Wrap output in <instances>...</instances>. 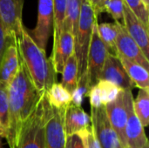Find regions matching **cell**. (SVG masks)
Masks as SVG:
<instances>
[{
	"label": "cell",
	"instance_id": "obj_4",
	"mask_svg": "<svg viewBox=\"0 0 149 148\" xmlns=\"http://www.w3.org/2000/svg\"><path fill=\"white\" fill-rule=\"evenodd\" d=\"M49 102L43 93L33 113L24 123L15 148H45V126Z\"/></svg>",
	"mask_w": 149,
	"mask_h": 148
},
{
	"label": "cell",
	"instance_id": "obj_26",
	"mask_svg": "<svg viewBox=\"0 0 149 148\" xmlns=\"http://www.w3.org/2000/svg\"><path fill=\"white\" fill-rule=\"evenodd\" d=\"M124 3L132 13L149 30V9L144 5L141 0H124Z\"/></svg>",
	"mask_w": 149,
	"mask_h": 148
},
{
	"label": "cell",
	"instance_id": "obj_17",
	"mask_svg": "<svg viewBox=\"0 0 149 148\" xmlns=\"http://www.w3.org/2000/svg\"><path fill=\"white\" fill-rule=\"evenodd\" d=\"M74 38L67 31H63L58 44L52 48V53L50 58L54 71L61 74L63 68L68 58L74 54Z\"/></svg>",
	"mask_w": 149,
	"mask_h": 148
},
{
	"label": "cell",
	"instance_id": "obj_18",
	"mask_svg": "<svg viewBox=\"0 0 149 148\" xmlns=\"http://www.w3.org/2000/svg\"><path fill=\"white\" fill-rule=\"evenodd\" d=\"M120 59L135 87H138L139 89H149L148 70L142 65L124 58H120Z\"/></svg>",
	"mask_w": 149,
	"mask_h": 148
},
{
	"label": "cell",
	"instance_id": "obj_35",
	"mask_svg": "<svg viewBox=\"0 0 149 148\" xmlns=\"http://www.w3.org/2000/svg\"><path fill=\"white\" fill-rule=\"evenodd\" d=\"M141 2L144 3V5L149 9V0H141Z\"/></svg>",
	"mask_w": 149,
	"mask_h": 148
},
{
	"label": "cell",
	"instance_id": "obj_2",
	"mask_svg": "<svg viewBox=\"0 0 149 148\" xmlns=\"http://www.w3.org/2000/svg\"><path fill=\"white\" fill-rule=\"evenodd\" d=\"M15 44L33 85L40 94L45 93L57 83V73L51 59L46 57L45 51L38 46L24 25L20 34L15 37Z\"/></svg>",
	"mask_w": 149,
	"mask_h": 148
},
{
	"label": "cell",
	"instance_id": "obj_6",
	"mask_svg": "<svg viewBox=\"0 0 149 148\" xmlns=\"http://www.w3.org/2000/svg\"><path fill=\"white\" fill-rule=\"evenodd\" d=\"M65 109L56 108L49 104L45 126V148H65L67 135L64 124Z\"/></svg>",
	"mask_w": 149,
	"mask_h": 148
},
{
	"label": "cell",
	"instance_id": "obj_31",
	"mask_svg": "<svg viewBox=\"0 0 149 148\" xmlns=\"http://www.w3.org/2000/svg\"><path fill=\"white\" fill-rule=\"evenodd\" d=\"M65 148H84L81 139L78 134L66 136Z\"/></svg>",
	"mask_w": 149,
	"mask_h": 148
},
{
	"label": "cell",
	"instance_id": "obj_34",
	"mask_svg": "<svg viewBox=\"0 0 149 148\" xmlns=\"http://www.w3.org/2000/svg\"><path fill=\"white\" fill-rule=\"evenodd\" d=\"M5 136H6V133H5L4 129L3 128V126H2L1 124H0V137L5 139Z\"/></svg>",
	"mask_w": 149,
	"mask_h": 148
},
{
	"label": "cell",
	"instance_id": "obj_10",
	"mask_svg": "<svg viewBox=\"0 0 149 148\" xmlns=\"http://www.w3.org/2000/svg\"><path fill=\"white\" fill-rule=\"evenodd\" d=\"M127 106V123L125 127V136L127 147L141 148L148 144V140L145 134V130L141 121L135 115L133 108L134 96L132 91H125Z\"/></svg>",
	"mask_w": 149,
	"mask_h": 148
},
{
	"label": "cell",
	"instance_id": "obj_13",
	"mask_svg": "<svg viewBox=\"0 0 149 148\" xmlns=\"http://www.w3.org/2000/svg\"><path fill=\"white\" fill-rule=\"evenodd\" d=\"M106 113L108 120L117 133L123 148L127 147V140L125 136V127L127 123V106L125 91H121L118 98L105 106Z\"/></svg>",
	"mask_w": 149,
	"mask_h": 148
},
{
	"label": "cell",
	"instance_id": "obj_22",
	"mask_svg": "<svg viewBox=\"0 0 149 148\" xmlns=\"http://www.w3.org/2000/svg\"><path fill=\"white\" fill-rule=\"evenodd\" d=\"M81 8H82V0H68L63 31H69L73 36L74 38L76 37L77 31H78Z\"/></svg>",
	"mask_w": 149,
	"mask_h": 148
},
{
	"label": "cell",
	"instance_id": "obj_3",
	"mask_svg": "<svg viewBox=\"0 0 149 148\" xmlns=\"http://www.w3.org/2000/svg\"><path fill=\"white\" fill-rule=\"evenodd\" d=\"M98 22V16L87 0H82L81 13L79 20L78 31L74 38V54L78 63V87L83 89L86 93V60L88 49L92 38L93 30L95 23Z\"/></svg>",
	"mask_w": 149,
	"mask_h": 148
},
{
	"label": "cell",
	"instance_id": "obj_32",
	"mask_svg": "<svg viewBox=\"0 0 149 148\" xmlns=\"http://www.w3.org/2000/svg\"><path fill=\"white\" fill-rule=\"evenodd\" d=\"M93 8L96 16H99L102 12L105 11V6L108 0H87Z\"/></svg>",
	"mask_w": 149,
	"mask_h": 148
},
{
	"label": "cell",
	"instance_id": "obj_36",
	"mask_svg": "<svg viewBox=\"0 0 149 148\" xmlns=\"http://www.w3.org/2000/svg\"><path fill=\"white\" fill-rule=\"evenodd\" d=\"M125 148H136V147H127ZM141 148H149V143L148 144H147L146 146H144L143 147H141Z\"/></svg>",
	"mask_w": 149,
	"mask_h": 148
},
{
	"label": "cell",
	"instance_id": "obj_15",
	"mask_svg": "<svg viewBox=\"0 0 149 148\" xmlns=\"http://www.w3.org/2000/svg\"><path fill=\"white\" fill-rule=\"evenodd\" d=\"M64 124L67 136L78 134L92 126L90 115L84 111L81 106L76 105L73 102L65 109Z\"/></svg>",
	"mask_w": 149,
	"mask_h": 148
},
{
	"label": "cell",
	"instance_id": "obj_20",
	"mask_svg": "<svg viewBox=\"0 0 149 148\" xmlns=\"http://www.w3.org/2000/svg\"><path fill=\"white\" fill-rule=\"evenodd\" d=\"M45 96L49 104L56 108H66L72 102V94L58 82L50 87Z\"/></svg>",
	"mask_w": 149,
	"mask_h": 148
},
{
	"label": "cell",
	"instance_id": "obj_9",
	"mask_svg": "<svg viewBox=\"0 0 149 148\" xmlns=\"http://www.w3.org/2000/svg\"><path fill=\"white\" fill-rule=\"evenodd\" d=\"M53 25V0H38L36 26L29 32L39 48L45 51Z\"/></svg>",
	"mask_w": 149,
	"mask_h": 148
},
{
	"label": "cell",
	"instance_id": "obj_5",
	"mask_svg": "<svg viewBox=\"0 0 149 148\" xmlns=\"http://www.w3.org/2000/svg\"><path fill=\"white\" fill-rule=\"evenodd\" d=\"M97 24L98 22H96L93 26L92 38L87 53L86 73V93L90 88L96 85V84L100 81V74L108 55V51L99 36L97 31Z\"/></svg>",
	"mask_w": 149,
	"mask_h": 148
},
{
	"label": "cell",
	"instance_id": "obj_37",
	"mask_svg": "<svg viewBox=\"0 0 149 148\" xmlns=\"http://www.w3.org/2000/svg\"><path fill=\"white\" fill-rule=\"evenodd\" d=\"M2 140H3V138L0 137V148H2Z\"/></svg>",
	"mask_w": 149,
	"mask_h": 148
},
{
	"label": "cell",
	"instance_id": "obj_30",
	"mask_svg": "<svg viewBox=\"0 0 149 148\" xmlns=\"http://www.w3.org/2000/svg\"><path fill=\"white\" fill-rule=\"evenodd\" d=\"M86 96H88L89 98L91 108H100L101 106H104L102 105L100 93L97 85H94L92 88H90L86 93Z\"/></svg>",
	"mask_w": 149,
	"mask_h": 148
},
{
	"label": "cell",
	"instance_id": "obj_24",
	"mask_svg": "<svg viewBox=\"0 0 149 148\" xmlns=\"http://www.w3.org/2000/svg\"><path fill=\"white\" fill-rule=\"evenodd\" d=\"M68 0H53V47L58 44L64 30Z\"/></svg>",
	"mask_w": 149,
	"mask_h": 148
},
{
	"label": "cell",
	"instance_id": "obj_1",
	"mask_svg": "<svg viewBox=\"0 0 149 148\" xmlns=\"http://www.w3.org/2000/svg\"><path fill=\"white\" fill-rule=\"evenodd\" d=\"M7 92L9 124L5 140L10 148H15L24 123L42 96L33 85L21 60L17 73L7 85Z\"/></svg>",
	"mask_w": 149,
	"mask_h": 148
},
{
	"label": "cell",
	"instance_id": "obj_33",
	"mask_svg": "<svg viewBox=\"0 0 149 148\" xmlns=\"http://www.w3.org/2000/svg\"><path fill=\"white\" fill-rule=\"evenodd\" d=\"M7 43H8V40H7V38H6L5 32H4V29H3V24H2V21L0 18V61L3 57L5 47L7 45Z\"/></svg>",
	"mask_w": 149,
	"mask_h": 148
},
{
	"label": "cell",
	"instance_id": "obj_7",
	"mask_svg": "<svg viewBox=\"0 0 149 148\" xmlns=\"http://www.w3.org/2000/svg\"><path fill=\"white\" fill-rule=\"evenodd\" d=\"M91 122L101 148H123L120 139L112 127L105 106L91 108Z\"/></svg>",
	"mask_w": 149,
	"mask_h": 148
},
{
	"label": "cell",
	"instance_id": "obj_28",
	"mask_svg": "<svg viewBox=\"0 0 149 148\" xmlns=\"http://www.w3.org/2000/svg\"><path fill=\"white\" fill-rule=\"evenodd\" d=\"M124 0H108L105 6V11L107 12L116 22L122 24L124 17Z\"/></svg>",
	"mask_w": 149,
	"mask_h": 148
},
{
	"label": "cell",
	"instance_id": "obj_16",
	"mask_svg": "<svg viewBox=\"0 0 149 148\" xmlns=\"http://www.w3.org/2000/svg\"><path fill=\"white\" fill-rule=\"evenodd\" d=\"M20 67V58L14 40L7 43L0 61V82L8 85L17 73Z\"/></svg>",
	"mask_w": 149,
	"mask_h": 148
},
{
	"label": "cell",
	"instance_id": "obj_8",
	"mask_svg": "<svg viewBox=\"0 0 149 148\" xmlns=\"http://www.w3.org/2000/svg\"><path fill=\"white\" fill-rule=\"evenodd\" d=\"M24 0H0V18L7 40H14L24 27L22 11Z\"/></svg>",
	"mask_w": 149,
	"mask_h": 148
},
{
	"label": "cell",
	"instance_id": "obj_23",
	"mask_svg": "<svg viewBox=\"0 0 149 148\" xmlns=\"http://www.w3.org/2000/svg\"><path fill=\"white\" fill-rule=\"evenodd\" d=\"M133 108L143 127H147L149 125V89L139 90L133 100Z\"/></svg>",
	"mask_w": 149,
	"mask_h": 148
},
{
	"label": "cell",
	"instance_id": "obj_27",
	"mask_svg": "<svg viewBox=\"0 0 149 148\" xmlns=\"http://www.w3.org/2000/svg\"><path fill=\"white\" fill-rule=\"evenodd\" d=\"M0 124L5 133L9 124V100L7 85L0 82Z\"/></svg>",
	"mask_w": 149,
	"mask_h": 148
},
{
	"label": "cell",
	"instance_id": "obj_19",
	"mask_svg": "<svg viewBox=\"0 0 149 148\" xmlns=\"http://www.w3.org/2000/svg\"><path fill=\"white\" fill-rule=\"evenodd\" d=\"M61 85L72 94L78 89V63L75 54H72L66 61L62 71Z\"/></svg>",
	"mask_w": 149,
	"mask_h": 148
},
{
	"label": "cell",
	"instance_id": "obj_29",
	"mask_svg": "<svg viewBox=\"0 0 149 148\" xmlns=\"http://www.w3.org/2000/svg\"><path fill=\"white\" fill-rule=\"evenodd\" d=\"M78 135L81 139L84 148H101L92 126L79 133Z\"/></svg>",
	"mask_w": 149,
	"mask_h": 148
},
{
	"label": "cell",
	"instance_id": "obj_25",
	"mask_svg": "<svg viewBox=\"0 0 149 148\" xmlns=\"http://www.w3.org/2000/svg\"><path fill=\"white\" fill-rule=\"evenodd\" d=\"M96 85L99 88L100 93V97H101V101H102V105L105 106L106 105L114 101L118 96L120 95V93L121 92V89H120L118 86L114 85L113 84L107 82L106 80H100Z\"/></svg>",
	"mask_w": 149,
	"mask_h": 148
},
{
	"label": "cell",
	"instance_id": "obj_12",
	"mask_svg": "<svg viewBox=\"0 0 149 148\" xmlns=\"http://www.w3.org/2000/svg\"><path fill=\"white\" fill-rule=\"evenodd\" d=\"M100 79L110 82L123 91H132L135 88L120 58L116 55L108 53L100 74Z\"/></svg>",
	"mask_w": 149,
	"mask_h": 148
},
{
	"label": "cell",
	"instance_id": "obj_11",
	"mask_svg": "<svg viewBox=\"0 0 149 148\" xmlns=\"http://www.w3.org/2000/svg\"><path fill=\"white\" fill-rule=\"evenodd\" d=\"M116 24L118 26V35L116 39L117 56L137 63L148 70L149 60L145 57L139 45L130 37L121 23L116 22Z\"/></svg>",
	"mask_w": 149,
	"mask_h": 148
},
{
	"label": "cell",
	"instance_id": "obj_14",
	"mask_svg": "<svg viewBox=\"0 0 149 148\" xmlns=\"http://www.w3.org/2000/svg\"><path fill=\"white\" fill-rule=\"evenodd\" d=\"M123 26L125 27L130 37L135 41L142 51L145 57L149 58V36L148 29L132 13V11L125 4L124 17H123Z\"/></svg>",
	"mask_w": 149,
	"mask_h": 148
},
{
	"label": "cell",
	"instance_id": "obj_21",
	"mask_svg": "<svg viewBox=\"0 0 149 148\" xmlns=\"http://www.w3.org/2000/svg\"><path fill=\"white\" fill-rule=\"evenodd\" d=\"M97 31L100 39L105 44L109 54L116 55V39L118 35V26L114 23H101L97 24Z\"/></svg>",
	"mask_w": 149,
	"mask_h": 148
}]
</instances>
